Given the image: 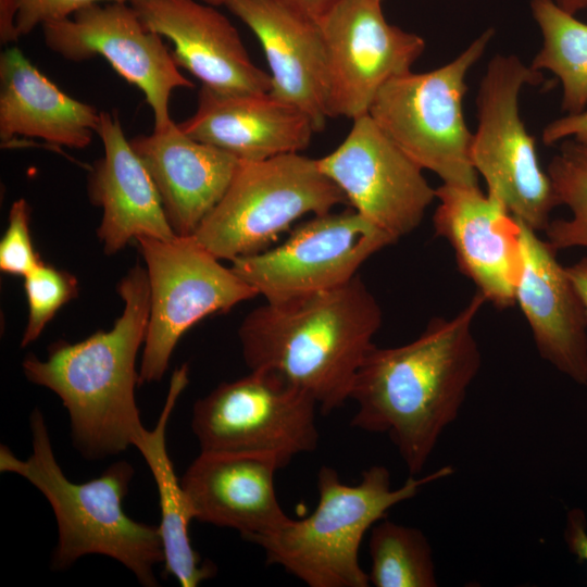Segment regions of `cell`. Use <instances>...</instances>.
I'll return each instance as SVG.
<instances>
[{"label":"cell","instance_id":"24","mask_svg":"<svg viewBox=\"0 0 587 587\" xmlns=\"http://www.w3.org/2000/svg\"><path fill=\"white\" fill-rule=\"evenodd\" d=\"M189 383V367L183 364L171 377L168 392L152 430L147 432L137 447L148 464L157 485L161 521L159 532L164 552V573L182 587H197L215 575V566L203 561L193 549L189 525L196 519L192 502L177 478L166 449V427L175 404Z\"/></svg>","mask_w":587,"mask_h":587},{"label":"cell","instance_id":"2","mask_svg":"<svg viewBox=\"0 0 587 587\" xmlns=\"http://www.w3.org/2000/svg\"><path fill=\"white\" fill-rule=\"evenodd\" d=\"M124 309L110 330L82 341L52 344L47 359L28 354L26 378L53 391L68 412L76 450L87 460L138 447L148 429L136 402L137 354L143 346L150 309L148 275L139 263L117 284Z\"/></svg>","mask_w":587,"mask_h":587},{"label":"cell","instance_id":"8","mask_svg":"<svg viewBox=\"0 0 587 587\" xmlns=\"http://www.w3.org/2000/svg\"><path fill=\"white\" fill-rule=\"evenodd\" d=\"M542 79L515 54L495 55L476 96L478 123L471 145V161L487 193L536 232L546 229L559 202L520 115L519 97L523 87Z\"/></svg>","mask_w":587,"mask_h":587},{"label":"cell","instance_id":"30","mask_svg":"<svg viewBox=\"0 0 587 587\" xmlns=\"http://www.w3.org/2000/svg\"><path fill=\"white\" fill-rule=\"evenodd\" d=\"M104 2L129 3L130 0H17V35H27L38 25L67 18L86 7Z\"/></svg>","mask_w":587,"mask_h":587},{"label":"cell","instance_id":"36","mask_svg":"<svg viewBox=\"0 0 587 587\" xmlns=\"http://www.w3.org/2000/svg\"><path fill=\"white\" fill-rule=\"evenodd\" d=\"M564 11L575 15L577 12L587 9V0H553Z\"/></svg>","mask_w":587,"mask_h":587},{"label":"cell","instance_id":"17","mask_svg":"<svg viewBox=\"0 0 587 587\" xmlns=\"http://www.w3.org/2000/svg\"><path fill=\"white\" fill-rule=\"evenodd\" d=\"M285 466L270 453L201 450L180 483L196 520L236 529L242 539L253 542L290 520L274 485L275 473Z\"/></svg>","mask_w":587,"mask_h":587},{"label":"cell","instance_id":"28","mask_svg":"<svg viewBox=\"0 0 587 587\" xmlns=\"http://www.w3.org/2000/svg\"><path fill=\"white\" fill-rule=\"evenodd\" d=\"M28 316L22 335L25 348L39 338L58 311L78 294V283L71 273L45 262L24 277Z\"/></svg>","mask_w":587,"mask_h":587},{"label":"cell","instance_id":"32","mask_svg":"<svg viewBox=\"0 0 587 587\" xmlns=\"http://www.w3.org/2000/svg\"><path fill=\"white\" fill-rule=\"evenodd\" d=\"M583 510L573 509L566 515L564 539L570 551L587 563V523Z\"/></svg>","mask_w":587,"mask_h":587},{"label":"cell","instance_id":"25","mask_svg":"<svg viewBox=\"0 0 587 587\" xmlns=\"http://www.w3.org/2000/svg\"><path fill=\"white\" fill-rule=\"evenodd\" d=\"M530 12L542 35V46L530 66L553 73L562 85L561 108L567 114L587 105V24L553 0H530Z\"/></svg>","mask_w":587,"mask_h":587},{"label":"cell","instance_id":"7","mask_svg":"<svg viewBox=\"0 0 587 587\" xmlns=\"http://www.w3.org/2000/svg\"><path fill=\"white\" fill-rule=\"evenodd\" d=\"M495 35L484 30L455 59L424 73L412 71L389 80L369 114L423 170L444 183L478 186L471 161L473 134L463 114L465 77Z\"/></svg>","mask_w":587,"mask_h":587},{"label":"cell","instance_id":"4","mask_svg":"<svg viewBox=\"0 0 587 587\" xmlns=\"http://www.w3.org/2000/svg\"><path fill=\"white\" fill-rule=\"evenodd\" d=\"M32 453L18 459L0 446V472L13 473L35 486L50 503L58 526V542L51 566L71 567L88 554L114 559L145 587L158 586L155 567L164 562L159 527L130 519L123 510L135 470L127 461L110 464L85 483L70 480L59 465L43 414L29 416Z\"/></svg>","mask_w":587,"mask_h":587},{"label":"cell","instance_id":"16","mask_svg":"<svg viewBox=\"0 0 587 587\" xmlns=\"http://www.w3.org/2000/svg\"><path fill=\"white\" fill-rule=\"evenodd\" d=\"M142 23L174 45L179 67L221 92H270V74L251 60L237 28L196 0H130Z\"/></svg>","mask_w":587,"mask_h":587},{"label":"cell","instance_id":"34","mask_svg":"<svg viewBox=\"0 0 587 587\" xmlns=\"http://www.w3.org/2000/svg\"><path fill=\"white\" fill-rule=\"evenodd\" d=\"M16 14L17 0H0V41L2 45L20 38L15 26Z\"/></svg>","mask_w":587,"mask_h":587},{"label":"cell","instance_id":"9","mask_svg":"<svg viewBox=\"0 0 587 587\" xmlns=\"http://www.w3.org/2000/svg\"><path fill=\"white\" fill-rule=\"evenodd\" d=\"M150 309L139 383L163 378L184 334L204 317L228 312L258 296L232 267L222 265L193 236L139 237Z\"/></svg>","mask_w":587,"mask_h":587},{"label":"cell","instance_id":"19","mask_svg":"<svg viewBox=\"0 0 587 587\" xmlns=\"http://www.w3.org/2000/svg\"><path fill=\"white\" fill-rule=\"evenodd\" d=\"M225 7L257 36L270 67V93L305 113L315 132L329 117V74L317 22L276 0H226Z\"/></svg>","mask_w":587,"mask_h":587},{"label":"cell","instance_id":"5","mask_svg":"<svg viewBox=\"0 0 587 587\" xmlns=\"http://www.w3.org/2000/svg\"><path fill=\"white\" fill-rule=\"evenodd\" d=\"M453 471L445 465L423 477L410 475L392 488L390 472L383 465L363 471L357 485L342 483L335 469L324 465L317 472L314 511L301 520L290 519L253 544L264 550L268 565L283 567L310 587H367V573L359 562L366 532L385 519L389 509Z\"/></svg>","mask_w":587,"mask_h":587},{"label":"cell","instance_id":"11","mask_svg":"<svg viewBox=\"0 0 587 587\" xmlns=\"http://www.w3.org/2000/svg\"><path fill=\"white\" fill-rule=\"evenodd\" d=\"M397 242L352 208L314 215L280 245L235 259L232 270L266 302L338 288L372 255Z\"/></svg>","mask_w":587,"mask_h":587},{"label":"cell","instance_id":"37","mask_svg":"<svg viewBox=\"0 0 587 587\" xmlns=\"http://www.w3.org/2000/svg\"><path fill=\"white\" fill-rule=\"evenodd\" d=\"M204 3L216 7V5H225L226 0H202Z\"/></svg>","mask_w":587,"mask_h":587},{"label":"cell","instance_id":"3","mask_svg":"<svg viewBox=\"0 0 587 587\" xmlns=\"http://www.w3.org/2000/svg\"><path fill=\"white\" fill-rule=\"evenodd\" d=\"M382 322V308L358 274L335 289L255 308L238 338L250 370L280 375L328 414L350 399Z\"/></svg>","mask_w":587,"mask_h":587},{"label":"cell","instance_id":"27","mask_svg":"<svg viewBox=\"0 0 587 587\" xmlns=\"http://www.w3.org/2000/svg\"><path fill=\"white\" fill-rule=\"evenodd\" d=\"M559 205L572 212L570 218L550 221L546 241L555 250L587 247V146L564 139L547 171Z\"/></svg>","mask_w":587,"mask_h":587},{"label":"cell","instance_id":"6","mask_svg":"<svg viewBox=\"0 0 587 587\" xmlns=\"http://www.w3.org/2000/svg\"><path fill=\"white\" fill-rule=\"evenodd\" d=\"M340 204L348 200L317 159L298 152L240 161L224 196L192 236L217 259L232 262L268 249L302 216Z\"/></svg>","mask_w":587,"mask_h":587},{"label":"cell","instance_id":"23","mask_svg":"<svg viewBox=\"0 0 587 587\" xmlns=\"http://www.w3.org/2000/svg\"><path fill=\"white\" fill-rule=\"evenodd\" d=\"M95 107L70 97L16 47L0 57V139L16 136L84 149L98 132Z\"/></svg>","mask_w":587,"mask_h":587},{"label":"cell","instance_id":"12","mask_svg":"<svg viewBox=\"0 0 587 587\" xmlns=\"http://www.w3.org/2000/svg\"><path fill=\"white\" fill-rule=\"evenodd\" d=\"M47 47L62 58L84 61L105 59L145 96L153 115V129L174 121L170 114L172 93L192 88L176 64L162 36L150 30L133 7L121 2L95 3L72 16L42 26Z\"/></svg>","mask_w":587,"mask_h":587},{"label":"cell","instance_id":"31","mask_svg":"<svg viewBox=\"0 0 587 587\" xmlns=\"http://www.w3.org/2000/svg\"><path fill=\"white\" fill-rule=\"evenodd\" d=\"M570 137L587 146V111L552 121L545 126L541 139L545 145L551 146Z\"/></svg>","mask_w":587,"mask_h":587},{"label":"cell","instance_id":"22","mask_svg":"<svg viewBox=\"0 0 587 587\" xmlns=\"http://www.w3.org/2000/svg\"><path fill=\"white\" fill-rule=\"evenodd\" d=\"M97 135L103 157L88 176L90 202L102 210L97 235L107 254L133 239L177 236L164 212L160 195L146 166L127 140L118 116L102 111Z\"/></svg>","mask_w":587,"mask_h":587},{"label":"cell","instance_id":"13","mask_svg":"<svg viewBox=\"0 0 587 587\" xmlns=\"http://www.w3.org/2000/svg\"><path fill=\"white\" fill-rule=\"evenodd\" d=\"M317 164L354 211L396 241L421 224L436 199L423 168L370 114L354 118L345 140Z\"/></svg>","mask_w":587,"mask_h":587},{"label":"cell","instance_id":"38","mask_svg":"<svg viewBox=\"0 0 587 587\" xmlns=\"http://www.w3.org/2000/svg\"><path fill=\"white\" fill-rule=\"evenodd\" d=\"M376 1H380V2H382L383 0H376Z\"/></svg>","mask_w":587,"mask_h":587},{"label":"cell","instance_id":"20","mask_svg":"<svg viewBox=\"0 0 587 587\" xmlns=\"http://www.w3.org/2000/svg\"><path fill=\"white\" fill-rule=\"evenodd\" d=\"M178 126L187 136L249 162L298 153L316 133L305 113L270 92H221L205 86L195 113Z\"/></svg>","mask_w":587,"mask_h":587},{"label":"cell","instance_id":"33","mask_svg":"<svg viewBox=\"0 0 587 587\" xmlns=\"http://www.w3.org/2000/svg\"><path fill=\"white\" fill-rule=\"evenodd\" d=\"M289 9L320 22L340 0H276Z\"/></svg>","mask_w":587,"mask_h":587},{"label":"cell","instance_id":"18","mask_svg":"<svg viewBox=\"0 0 587 587\" xmlns=\"http://www.w3.org/2000/svg\"><path fill=\"white\" fill-rule=\"evenodd\" d=\"M519 220V218H517ZM521 266L515 288L539 355L587 385V313L557 251L521 220Z\"/></svg>","mask_w":587,"mask_h":587},{"label":"cell","instance_id":"14","mask_svg":"<svg viewBox=\"0 0 587 587\" xmlns=\"http://www.w3.org/2000/svg\"><path fill=\"white\" fill-rule=\"evenodd\" d=\"M328 62L329 117L369 114L379 90L411 72L425 40L388 23L382 2L340 0L320 22Z\"/></svg>","mask_w":587,"mask_h":587},{"label":"cell","instance_id":"35","mask_svg":"<svg viewBox=\"0 0 587 587\" xmlns=\"http://www.w3.org/2000/svg\"><path fill=\"white\" fill-rule=\"evenodd\" d=\"M587 313V257L565 267Z\"/></svg>","mask_w":587,"mask_h":587},{"label":"cell","instance_id":"26","mask_svg":"<svg viewBox=\"0 0 587 587\" xmlns=\"http://www.w3.org/2000/svg\"><path fill=\"white\" fill-rule=\"evenodd\" d=\"M369 582L375 587H435L433 550L415 527L388 520L371 528Z\"/></svg>","mask_w":587,"mask_h":587},{"label":"cell","instance_id":"1","mask_svg":"<svg viewBox=\"0 0 587 587\" xmlns=\"http://www.w3.org/2000/svg\"><path fill=\"white\" fill-rule=\"evenodd\" d=\"M485 297L476 291L453 317H434L398 347L374 346L353 382L351 425L387 434L410 475H419L453 423L482 364L473 323Z\"/></svg>","mask_w":587,"mask_h":587},{"label":"cell","instance_id":"10","mask_svg":"<svg viewBox=\"0 0 587 587\" xmlns=\"http://www.w3.org/2000/svg\"><path fill=\"white\" fill-rule=\"evenodd\" d=\"M316 401L265 370L223 382L192 409L191 429L202 451L270 453L285 465L319 445Z\"/></svg>","mask_w":587,"mask_h":587},{"label":"cell","instance_id":"29","mask_svg":"<svg viewBox=\"0 0 587 587\" xmlns=\"http://www.w3.org/2000/svg\"><path fill=\"white\" fill-rule=\"evenodd\" d=\"M42 262L32 239L30 208L20 198L11 205L8 226L0 240V270L25 277Z\"/></svg>","mask_w":587,"mask_h":587},{"label":"cell","instance_id":"15","mask_svg":"<svg viewBox=\"0 0 587 587\" xmlns=\"http://www.w3.org/2000/svg\"><path fill=\"white\" fill-rule=\"evenodd\" d=\"M433 224L449 241L459 270L494 307L515 304L521 266V224L479 186L442 183Z\"/></svg>","mask_w":587,"mask_h":587},{"label":"cell","instance_id":"21","mask_svg":"<svg viewBox=\"0 0 587 587\" xmlns=\"http://www.w3.org/2000/svg\"><path fill=\"white\" fill-rule=\"evenodd\" d=\"M129 141L157 187L172 229L192 236L224 196L240 161L187 136L175 122Z\"/></svg>","mask_w":587,"mask_h":587}]
</instances>
